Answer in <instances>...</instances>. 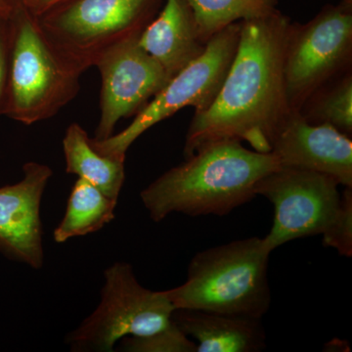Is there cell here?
<instances>
[{
    "mask_svg": "<svg viewBox=\"0 0 352 352\" xmlns=\"http://www.w3.org/2000/svg\"><path fill=\"white\" fill-rule=\"evenodd\" d=\"M291 19L278 12L241 21L237 52L210 108L194 113L184 157L222 140L248 142L270 153L273 139L291 112L284 78V52Z\"/></svg>",
    "mask_w": 352,
    "mask_h": 352,
    "instance_id": "6da1fadb",
    "label": "cell"
},
{
    "mask_svg": "<svg viewBox=\"0 0 352 352\" xmlns=\"http://www.w3.org/2000/svg\"><path fill=\"white\" fill-rule=\"evenodd\" d=\"M278 168L272 153L247 149L237 140L217 141L159 176L140 198L155 222L173 212L224 217L256 197L259 180Z\"/></svg>",
    "mask_w": 352,
    "mask_h": 352,
    "instance_id": "7a4b0ae2",
    "label": "cell"
},
{
    "mask_svg": "<svg viewBox=\"0 0 352 352\" xmlns=\"http://www.w3.org/2000/svg\"><path fill=\"white\" fill-rule=\"evenodd\" d=\"M271 252L258 237L198 252L187 280L164 291L175 309H195L261 319L268 311Z\"/></svg>",
    "mask_w": 352,
    "mask_h": 352,
    "instance_id": "3957f363",
    "label": "cell"
},
{
    "mask_svg": "<svg viewBox=\"0 0 352 352\" xmlns=\"http://www.w3.org/2000/svg\"><path fill=\"white\" fill-rule=\"evenodd\" d=\"M164 0H62L36 16L55 57L82 76L106 53L138 38Z\"/></svg>",
    "mask_w": 352,
    "mask_h": 352,
    "instance_id": "277c9868",
    "label": "cell"
},
{
    "mask_svg": "<svg viewBox=\"0 0 352 352\" xmlns=\"http://www.w3.org/2000/svg\"><path fill=\"white\" fill-rule=\"evenodd\" d=\"M80 76L53 54L36 16L22 3L16 7L4 116L25 126L50 120L76 98Z\"/></svg>",
    "mask_w": 352,
    "mask_h": 352,
    "instance_id": "5b68a950",
    "label": "cell"
},
{
    "mask_svg": "<svg viewBox=\"0 0 352 352\" xmlns=\"http://www.w3.org/2000/svg\"><path fill=\"white\" fill-rule=\"evenodd\" d=\"M240 34L241 21L214 34L200 56L173 76L126 129L105 140L90 138L94 149L104 156L126 161L127 150L148 129L183 108L193 107L195 113L210 108L237 52Z\"/></svg>",
    "mask_w": 352,
    "mask_h": 352,
    "instance_id": "8992f818",
    "label": "cell"
},
{
    "mask_svg": "<svg viewBox=\"0 0 352 352\" xmlns=\"http://www.w3.org/2000/svg\"><path fill=\"white\" fill-rule=\"evenodd\" d=\"M175 307L164 291L139 283L131 264L118 261L104 271L100 302L66 344L74 352H111L126 337H143L170 325Z\"/></svg>",
    "mask_w": 352,
    "mask_h": 352,
    "instance_id": "52a82bcc",
    "label": "cell"
},
{
    "mask_svg": "<svg viewBox=\"0 0 352 352\" xmlns=\"http://www.w3.org/2000/svg\"><path fill=\"white\" fill-rule=\"evenodd\" d=\"M352 0L326 6L305 23H291L284 52V78L291 111L315 91L351 71Z\"/></svg>",
    "mask_w": 352,
    "mask_h": 352,
    "instance_id": "ba28073f",
    "label": "cell"
},
{
    "mask_svg": "<svg viewBox=\"0 0 352 352\" xmlns=\"http://www.w3.org/2000/svg\"><path fill=\"white\" fill-rule=\"evenodd\" d=\"M340 183L327 175L280 166L259 180L256 196L274 206L272 228L264 244L274 251L289 241L322 235L339 210Z\"/></svg>",
    "mask_w": 352,
    "mask_h": 352,
    "instance_id": "9c48e42d",
    "label": "cell"
},
{
    "mask_svg": "<svg viewBox=\"0 0 352 352\" xmlns=\"http://www.w3.org/2000/svg\"><path fill=\"white\" fill-rule=\"evenodd\" d=\"M139 36L116 46L95 65L101 76L95 140L112 136L120 120L138 115L170 80L163 66L141 47Z\"/></svg>",
    "mask_w": 352,
    "mask_h": 352,
    "instance_id": "30bf717a",
    "label": "cell"
},
{
    "mask_svg": "<svg viewBox=\"0 0 352 352\" xmlns=\"http://www.w3.org/2000/svg\"><path fill=\"white\" fill-rule=\"evenodd\" d=\"M52 175L47 164L28 162L20 182L0 187V252L36 270L44 263L41 201Z\"/></svg>",
    "mask_w": 352,
    "mask_h": 352,
    "instance_id": "8fae6325",
    "label": "cell"
},
{
    "mask_svg": "<svg viewBox=\"0 0 352 352\" xmlns=\"http://www.w3.org/2000/svg\"><path fill=\"white\" fill-rule=\"evenodd\" d=\"M280 166L316 171L352 187V140L329 124L308 122L291 111L282 122L271 151Z\"/></svg>",
    "mask_w": 352,
    "mask_h": 352,
    "instance_id": "7c38bea8",
    "label": "cell"
},
{
    "mask_svg": "<svg viewBox=\"0 0 352 352\" xmlns=\"http://www.w3.org/2000/svg\"><path fill=\"white\" fill-rule=\"evenodd\" d=\"M141 47L166 69L170 78L200 56L201 41L189 0H164L156 17L141 32Z\"/></svg>",
    "mask_w": 352,
    "mask_h": 352,
    "instance_id": "4fadbf2b",
    "label": "cell"
},
{
    "mask_svg": "<svg viewBox=\"0 0 352 352\" xmlns=\"http://www.w3.org/2000/svg\"><path fill=\"white\" fill-rule=\"evenodd\" d=\"M173 322L197 344V352H258L265 347L261 319L195 309H175Z\"/></svg>",
    "mask_w": 352,
    "mask_h": 352,
    "instance_id": "5bb4252c",
    "label": "cell"
},
{
    "mask_svg": "<svg viewBox=\"0 0 352 352\" xmlns=\"http://www.w3.org/2000/svg\"><path fill=\"white\" fill-rule=\"evenodd\" d=\"M62 145L67 173L83 178L106 196L119 201L126 179V161L96 151L87 131L78 122H73L66 129Z\"/></svg>",
    "mask_w": 352,
    "mask_h": 352,
    "instance_id": "9a60e30c",
    "label": "cell"
},
{
    "mask_svg": "<svg viewBox=\"0 0 352 352\" xmlns=\"http://www.w3.org/2000/svg\"><path fill=\"white\" fill-rule=\"evenodd\" d=\"M117 204L118 200L78 177L69 193L63 219L54 229L53 239L62 244L73 238L98 232L115 219Z\"/></svg>",
    "mask_w": 352,
    "mask_h": 352,
    "instance_id": "2e32d148",
    "label": "cell"
},
{
    "mask_svg": "<svg viewBox=\"0 0 352 352\" xmlns=\"http://www.w3.org/2000/svg\"><path fill=\"white\" fill-rule=\"evenodd\" d=\"M204 43L240 21L267 17L278 12L279 0H189Z\"/></svg>",
    "mask_w": 352,
    "mask_h": 352,
    "instance_id": "e0dca14e",
    "label": "cell"
},
{
    "mask_svg": "<svg viewBox=\"0 0 352 352\" xmlns=\"http://www.w3.org/2000/svg\"><path fill=\"white\" fill-rule=\"evenodd\" d=\"M298 112L308 122L329 124L351 138V69L319 88Z\"/></svg>",
    "mask_w": 352,
    "mask_h": 352,
    "instance_id": "ac0fdd59",
    "label": "cell"
},
{
    "mask_svg": "<svg viewBox=\"0 0 352 352\" xmlns=\"http://www.w3.org/2000/svg\"><path fill=\"white\" fill-rule=\"evenodd\" d=\"M173 319V318H171ZM120 351L127 352H197V344L171 322L168 327L143 337L120 340Z\"/></svg>",
    "mask_w": 352,
    "mask_h": 352,
    "instance_id": "d6986e66",
    "label": "cell"
},
{
    "mask_svg": "<svg viewBox=\"0 0 352 352\" xmlns=\"http://www.w3.org/2000/svg\"><path fill=\"white\" fill-rule=\"evenodd\" d=\"M323 245L337 250L340 256H352V187H344L339 210L322 234Z\"/></svg>",
    "mask_w": 352,
    "mask_h": 352,
    "instance_id": "ffe728a7",
    "label": "cell"
},
{
    "mask_svg": "<svg viewBox=\"0 0 352 352\" xmlns=\"http://www.w3.org/2000/svg\"><path fill=\"white\" fill-rule=\"evenodd\" d=\"M11 14L0 15V116L4 115L7 88H8L11 50Z\"/></svg>",
    "mask_w": 352,
    "mask_h": 352,
    "instance_id": "44dd1931",
    "label": "cell"
},
{
    "mask_svg": "<svg viewBox=\"0 0 352 352\" xmlns=\"http://www.w3.org/2000/svg\"><path fill=\"white\" fill-rule=\"evenodd\" d=\"M62 0H22V4L34 16L41 15Z\"/></svg>",
    "mask_w": 352,
    "mask_h": 352,
    "instance_id": "7402d4cb",
    "label": "cell"
},
{
    "mask_svg": "<svg viewBox=\"0 0 352 352\" xmlns=\"http://www.w3.org/2000/svg\"><path fill=\"white\" fill-rule=\"evenodd\" d=\"M22 3V0H0V11L12 13L14 9Z\"/></svg>",
    "mask_w": 352,
    "mask_h": 352,
    "instance_id": "603a6c76",
    "label": "cell"
},
{
    "mask_svg": "<svg viewBox=\"0 0 352 352\" xmlns=\"http://www.w3.org/2000/svg\"><path fill=\"white\" fill-rule=\"evenodd\" d=\"M9 14H11V13H6V12H2V11H0V15H9Z\"/></svg>",
    "mask_w": 352,
    "mask_h": 352,
    "instance_id": "cb8c5ba5",
    "label": "cell"
}]
</instances>
